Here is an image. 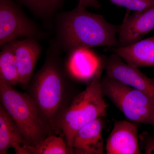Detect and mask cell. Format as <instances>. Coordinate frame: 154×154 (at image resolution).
<instances>
[{
	"instance_id": "obj_18",
	"label": "cell",
	"mask_w": 154,
	"mask_h": 154,
	"mask_svg": "<svg viewBox=\"0 0 154 154\" xmlns=\"http://www.w3.org/2000/svg\"><path fill=\"white\" fill-rule=\"evenodd\" d=\"M116 5L123 7L129 11H142L154 5V1L148 0H110Z\"/></svg>"
},
{
	"instance_id": "obj_4",
	"label": "cell",
	"mask_w": 154,
	"mask_h": 154,
	"mask_svg": "<svg viewBox=\"0 0 154 154\" xmlns=\"http://www.w3.org/2000/svg\"><path fill=\"white\" fill-rule=\"evenodd\" d=\"M0 99L27 144L36 145L48 136L54 134L43 123L28 94L17 91L1 75Z\"/></svg>"
},
{
	"instance_id": "obj_3",
	"label": "cell",
	"mask_w": 154,
	"mask_h": 154,
	"mask_svg": "<svg viewBox=\"0 0 154 154\" xmlns=\"http://www.w3.org/2000/svg\"><path fill=\"white\" fill-rule=\"evenodd\" d=\"M99 69L88 87L75 97L61 119L58 134L62 133L71 154L75 134L96 119L106 115L108 105L104 99L101 88L102 70Z\"/></svg>"
},
{
	"instance_id": "obj_15",
	"label": "cell",
	"mask_w": 154,
	"mask_h": 154,
	"mask_svg": "<svg viewBox=\"0 0 154 154\" xmlns=\"http://www.w3.org/2000/svg\"><path fill=\"white\" fill-rule=\"evenodd\" d=\"M0 75L14 86L20 85V79L14 50L10 43L1 46Z\"/></svg>"
},
{
	"instance_id": "obj_7",
	"label": "cell",
	"mask_w": 154,
	"mask_h": 154,
	"mask_svg": "<svg viewBox=\"0 0 154 154\" xmlns=\"http://www.w3.org/2000/svg\"><path fill=\"white\" fill-rule=\"evenodd\" d=\"M102 60L107 75L140 91L154 104V80L142 72L137 67L124 61L116 54Z\"/></svg>"
},
{
	"instance_id": "obj_11",
	"label": "cell",
	"mask_w": 154,
	"mask_h": 154,
	"mask_svg": "<svg viewBox=\"0 0 154 154\" xmlns=\"http://www.w3.org/2000/svg\"><path fill=\"white\" fill-rule=\"evenodd\" d=\"M66 60L69 72L78 82H91L97 72L103 68L102 59L90 48H81L69 53Z\"/></svg>"
},
{
	"instance_id": "obj_19",
	"label": "cell",
	"mask_w": 154,
	"mask_h": 154,
	"mask_svg": "<svg viewBox=\"0 0 154 154\" xmlns=\"http://www.w3.org/2000/svg\"><path fill=\"white\" fill-rule=\"evenodd\" d=\"M142 145L145 154H154V135H151L147 132L144 133L140 136Z\"/></svg>"
},
{
	"instance_id": "obj_14",
	"label": "cell",
	"mask_w": 154,
	"mask_h": 154,
	"mask_svg": "<svg viewBox=\"0 0 154 154\" xmlns=\"http://www.w3.org/2000/svg\"><path fill=\"white\" fill-rule=\"evenodd\" d=\"M27 144L14 120L3 105H0V154H7L10 148L14 149Z\"/></svg>"
},
{
	"instance_id": "obj_8",
	"label": "cell",
	"mask_w": 154,
	"mask_h": 154,
	"mask_svg": "<svg viewBox=\"0 0 154 154\" xmlns=\"http://www.w3.org/2000/svg\"><path fill=\"white\" fill-rule=\"evenodd\" d=\"M14 50L20 79V85L26 90L32 79L34 70L42 48L38 40L26 38L22 40L16 39L9 42Z\"/></svg>"
},
{
	"instance_id": "obj_20",
	"label": "cell",
	"mask_w": 154,
	"mask_h": 154,
	"mask_svg": "<svg viewBox=\"0 0 154 154\" xmlns=\"http://www.w3.org/2000/svg\"><path fill=\"white\" fill-rule=\"evenodd\" d=\"M100 6L99 0H79L77 5L80 8L86 9L89 7L98 9L100 8Z\"/></svg>"
},
{
	"instance_id": "obj_9",
	"label": "cell",
	"mask_w": 154,
	"mask_h": 154,
	"mask_svg": "<svg viewBox=\"0 0 154 154\" xmlns=\"http://www.w3.org/2000/svg\"><path fill=\"white\" fill-rule=\"evenodd\" d=\"M154 30V5L127 15L118 30L119 47L126 46L140 40Z\"/></svg>"
},
{
	"instance_id": "obj_1",
	"label": "cell",
	"mask_w": 154,
	"mask_h": 154,
	"mask_svg": "<svg viewBox=\"0 0 154 154\" xmlns=\"http://www.w3.org/2000/svg\"><path fill=\"white\" fill-rule=\"evenodd\" d=\"M61 51L51 42L45 60L33 75L26 92L35 103L43 123L54 134H58L61 119L80 92L69 72Z\"/></svg>"
},
{
	"instance_id": "obj_13",
	"label": "cell",
	"mask_w": 154,
	"mask_h": 154,
	"mask_svg": "<svg viewBox=\"0 0 154 154\" xmlns=\"http://www.w3.org/2000/svg\"><path fill=\"white\" fill-rule=\"evenodd\" d=\"M115 52L127 63L134 66L154 67V36L127 46L118 47Z\"/></svg>"
},
{
	"instance_id": "obj_10",
	"label": "cell",
	"mask_w": 154,
	"mask_h": 154,
	"mask_svg": "<svg viewBox=\"0 0 154 154\" xmlns=\"http://www.w3.org/2000/svg\"><path fill=\"white\" fill-rule=\"evenodd\" d=\"M106 152L107 154H142L137 123L125 120L115 122L107 140Z\"/></svg>"
},
{
	"instance_id": "obj_6",
	"label": "cell",
	"mask_w": 154,
	"mask_h": 154,
	"mask_svg": "<svg viewBox=\"0 0 154 154\" xmlns=\"http://www.w3.org/2000/svg\"><path fill=\"white\" fill-rule=\"evenodd\" d=\"M45 36L12 0H0V46L22 37L39 40Z\"/></svg>"
},
{
	"instance_id": "obj_2",
	"label": "cell",
	"mask_w": 154,
	"mask_h": 154,
	"mask_svg": "<svg viewBox=\"0 0 154 154\" xmlns=\"http://www.w3.org/2000/svg\"><path fill=\"white\" fill-rule=\"evenodd\" d=\"M119 27L102 16L77 6L57 14L53 42L61 52L81 48L119 47Z\"/></svg>"
},
{
	"instance_id": "obj_21",
	"label": "cell",
	"mask_w": 154,
	"mask_h": 154,
	"mask_svg": "<svg viewBox=\"0 0 154 154\" xmlns=\"http://www.w3.org/2000/svg\"><path fill=\"white\" fill-rule=\"evenodd\" d=\"M148 1H154V0H148Z\"/></svg>"
},
{
	"instance_id": "obj_16",
	"label": "cell",
	"mask_w": 154,
	"mask_h": 154,
	"mask_svg": "<svg viewBox=\"0 0 154 154\" xmlns=\"http://www.w3.org/2000/svg\"><path fill=\"white\" fill-rule=\"evenodd\" d=\"M22 146L30 154H71L66 143L55 134L48 136L36 145Z\"/></svg>"
},
{
	"instance_id": "obj_17",
	"label": "cell",
	"mask_w": 154,
	"mask_h": 154,
	"mask_svg": "<svg viewBox=\"0 0 154 154\" xmlns=\"http://www.w3.org/2000/svg\"><path fill=\"white\" fill-rule=\"evenodd\" d=\"M32 13L42 19L51 18L60 8L64 0H18Z\"/></svg>"
},
{
	"instance_id": "obj_5",
	"label": "cell",
	"mask_w": 154,
	"mask_h": 154,
	"mask_svg": "<svg viewBox=\"0 0 154 154\" xmlns=\"http://www.w3.org/2000/svg\"><path fill=\"white\" fill-rule=\"evenodd\" d=\"M101 88L103 96L130 121L154 126V104L143 93L107 75Z\"/></svg>"
},
{
	"instance_id": "obj_12",
	"label": "cell",
	"mask_w": 154,
	"mask_h": 154,
	"mask_svg": "<svg viewBox=\"0 0 154 154\" xmlns=\"http://www.w3.org/2000/svg\"><path fill=\"white\" fill-rule=\"evenodd\" d=\"M102 117L96 119L76 132L72 143L73 154L104 153L102 137L104 123Z\"/></svg>"
}]
</instances>
